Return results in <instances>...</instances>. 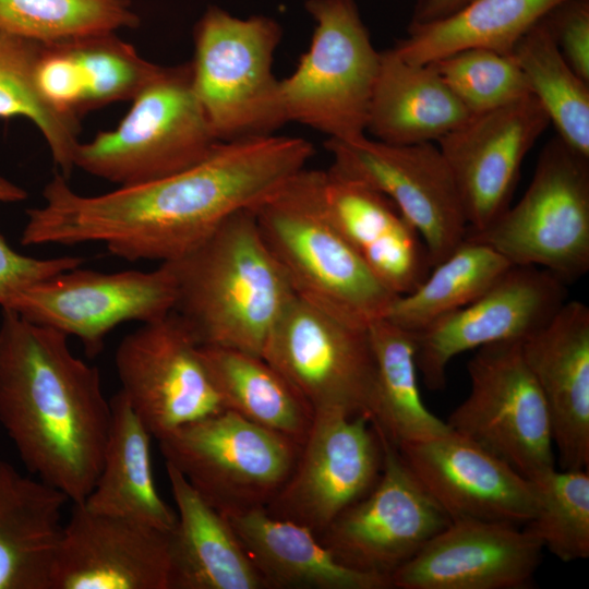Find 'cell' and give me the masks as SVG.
I'll return each instance as SVG.
<instances>
[{
  "instance_id": "ba28073f",
  "label": "cell",
  "mask_w": 589,
  "mask_h": 589,
  "mask_svg": "<svg viewBox=\"0 0 589 589\" xmlns=\"http://www.w3.org/2000/svg\"><path fill=\"white\" fill-rule=\"evenodd\" d=\"M466 238L489 244L512 265L543 268L566 285L580 279L589 271V157L554 137L521 199Z\"/></svg>"
},
{
  "instance_id": "e575fe53",
  "label": "cell",
  "mask_w": 589,
  "mask_h": 589,
  "mask_svg": "<svg viewBox=\"0 0 589 589\" xmlns=\"http://www.w3.org/2000/svg\"><path fill=\"white\" fill-rule=\"evenodd\" d=\"M41 41L0 29V118L24 117L43 134L55 166L69 179L80 143V120L59 113L41 96L36 65Z\"/></svg>"
},
{
  "instance_id": "4dcf8cb0",
  "label": "cell",
  "mask_w": 589,
  "mask_h": 589,
  "mask_svg": "<svg viewBox=\"0 0 589 589\" xmlns=\"http://www.w3.org/2000/svg\"><path fill=\"white\" fill-rule=\"evenodd\" d=\"M200 348L226 410L303 445L314 412L271 363L232 348Z\"/></svg>"
},
{
  "instance_id": "d6986e66",
  "label": "cell",
  "mask_w": 589,
  "mask_h": 589,
  "mask_svg": "<svg viewBox=\"0 0 589 589\" xmlns=\"http://www.w3.org/2000/svg\"><path fill=\"white\" fill-rule=\"evenodd\" d=\"M396 447L450 521L484 520L524 527L534 515L532 481L450 429Z\"/></svg>"
},
{
  "instance_id": "83f0119b",
  "label": "cell",
  "mask_w": 589,
  "mask_h": 589,
  "mask_svg": "<svg viewBox=\"0 0 589 589\" xmlns=\"http://www.w3.org/2000/svg\"><path fill=\"white\" fill-rule=\"evenodd\" d=\"M69 498L0 460V589H50Z\"/></svg>"
},
{
  "instance_id": "5b68a950",
  "label": "cell",
  "mask_w": 589,
  "mask_h": 589,
  "mask_svg": "<svg viewBox=\"0 0 589 589\" xmlns=\"http://www.w3.org/2000/svg\"><path fill=\"white\" fill-rule=\"evenodd\" d=\"M281 37L271 16L242 19L217 5L195 23L192 86L217 141L269 136L288 122L273 72Z\"/></svg>"
},
{
  "instance_id": "52a82bcc",
  "label": "cell",
  "mask_w": 589,
  "mask_h": 589,
  "mask_svg": "<svg viewBox=\"0 0 589 589\" xmlns=\"http://www.w3.org/2000/svg\"><path fill=\"white\" fill-rule=\"evenodd\" d=\"M304 9L315 26L296 70L280 80L286 119L328 140L364 136L381 52L356 0H305Z\"/></svg>"
},
{
  "instance_id": "8fae6325",
  "label": "cell",
  "mask_w": 589,
  "mask_h": 589,
  "mask_svg": "<svg viewBox=\"0 0 589 589\" xmlns=\"http://www.w3.org/2000/svg\"><path fill=\"white\" fill-rule=\"evenodd\" d=\"M262 357L314 413L374 419L375 360L369 326L340 321L294 297Z\"/></svg>"
},
{
  "instance_id": "2e32d148",
  "label": "cell",
  "mask_w": 589,
  "mask_h": 589,
  "mask_svg": "<svg viewBox=\"0 0 589 589\" xmlns=\"http://www.w3.org/2000/svg\"><path fill=\"white\" fill-rule=\"evenodd\" d=\"M382 466V442L370 418L316 412L291 474L265 509L318 538L372 490Z\"/></svg>"
},
{
  "instance_id": "6da1fadb",
  "label": "cell",
  "mask_w": 589,
  "mask_h": 589,
  "mask_svg": "<svg viewBox=\"0 0 589 589\" xmlns=\"http://www.w3.org/2000/svg\"><path fill=\"white\" fill-rule=\"evenodd\" d=\"M313 155L312 143L294 136L219 142L184 170L91 196L56 172L44 188L45 204L26 211L21 243L99 242L128 262L175 261L272 195Z\"/></svg>"
},
{
  "instance_id": "74e56055",
  "label": "cell",
  "mask_w": 589,
  "mask_h": 589,
  "mask_svg": "<svg viewBox=\"0 0 589 589\" xmlns=\"http://www.w3.org/2000/svg\"><path fill=\"white\" fill-rule=\"evenodd\" d=\"M431 64L471 115L508 105L531 94L513 55L469 48Z\"/></svg>"
},
{
  "instance_id": "ac0fdd59",
  "label": "cell",
  "mask_w": 589,
  "mask_h": 589,
  "mask_svg": "<svg viewBox=\"0 0 589 589\" xmlns=\"http://www.w3.org/2000/svg\"><path fill=\"white\" fill-rule=\"evenodd\" d=\"M550 120L530 94L471 115L437 141L454 179L468 232L489 227L509 206L528 152Z\"/></svg>"
},
{
  "instance_id": "9c48e42d",
  "label": "cell",
  "mask_w": 589,
  "mask_h": 589,
  "mask_svg": "<svg viewBox=\"0 0 589 589\" xmlns=\"http://www.w3.org/2000/svg\"><path fill=\"white\" fill-rule=\"evenodd\" d=\"M158 443L166 462L221 514L265 507L291 474L302 446L230 410Z\"/></svg>"
},
{
  "instance_id": "d4e9b609",
  "label": "cell",
  "mask_w": 589,
  "mask_h": 589,
  "mask_svg": "<svg viewBox=\"0 0 589 589\" xmlns=\"http://www.w3.org/2000/svg\"><path fill=\"white\" fill-rule=\"evenodd\" d=\"M177 507L169 536V589H266L225 515L166 462Z\"/></svg>"
},
{
  "instance_id": "7402d4cb",
  "label": "cell",
  "mask_w": 589,
  "mask_h": 589,
  "mask_svg": "<svg viewBox=\"0 0 589 589\" xmlns=\"http://www.w3.org/2000/svg\"><path fill=\"white\" fill-rule=\"evenodd\" d=\"M315 190L324 216L390 291L406 294L424 280L426 247L389 199L330 168L315 169Z\"/></svg>"
},
{
  "instance_id": "e0dca14e",
  "label": "cell",
  "mask_w": 589,
  "mask_h": 589,
  "mask_svg": "<svg viewBox=\"0 0 589 589\" xmlns=\"http://www.w3.org/2000/svg\"><path fill=\"white\" fill-rule=\"evenodd\" d=\"M567 286L543 268L512 265L476 300L413 334L425 386L443 389L450 360L462 352L533 335L567 301Z\"/></svg>"
},
{
  "instance_id": "f35d334b",
  "label": "cell",
  "mask_w": 589,
  "mask_h": 589,
  "mask_svg": "<svg viewBox=\"0 0 589 589\" xmlns=\"http://www.w3.org/2000/svg\"><path fill=\"white\" fill-rule=\"evenodd\" d=\"M27 197L26 191L0 176V202H21ZM80 256L36 259L17 253L0 235V305L17 291L50 278L64 271L83 265Z\"/></svg>"
},
{
  "instance_id": "7c38bea8",
  "label": "cell",
  "mask_w": 589,
  "mask_h": 589,
  "mask_svg": "<svg viewBox=\"0 0 589 589\" xmlns=\"http://www.w3.org/2000/svg\"><path fill=\"white\" fill-rule=\"evenodd\" d=\"M176 284L168 267L101 273L82 265L14 293L1 306L25 320L75 336L91 358L106 336L127 322L146 323L173 311Z\"/></svg>"
},
{
  "instance_id": "603a6c76",
  "label": "cell",
  "mask_w": 589,
  "mask_h": 589,
  "mask_svg": "<svg viewBox=\"0 0 589 589\" xmlns=\"http://www.w3.org/2000/svg\"><path fill=\"white\" fill-rule=\"evenodd\" d=\"M521 352L545 399L561 469H588L589 306L566 301Z\"/></svg>"
},
{
  "instance_id": "d6a6232c",
  "label": "cell",
  "mask_w": 589,
  "mask_h": 589,
  "mask_svg": "<svg viewBox=\"0 0 589 589\" xmlns=\"http://www.w3.org/2000/svg\"><path fill=\"white\" fill-rule=\"evenodd\" d=\"M510 266L489 244L465 238L416 289L398 296L384 318L416 334L476 300Z\"/></svg>"
},
{
  "instance_id": "7a4b0ae2",
  "label": "cell",
  "mask_w": 589,
  "mask_h": 589,
  "mask_svg": "<svg viewBox=\"0 0 589 589\" xmlns=\"http://www.w3.org/2000/svg\"><path fill=\"white\" fill-rule=\"evenodd\" d=\"M0 423L27 470L83 503L103 465L111 407L68 336L2 309Z\"/></svg>"
},
{
  "instance_id": "5bb4252c",
  "label": "cell",
  "mask_w": 589,
  "mask_h": 589,
  "mask_svg": "<svg viewBox=\"0 0 589 589\" xmlns=\"http://www.w3.org/2000/svg\"><path fill=\"white\" fill-rule=\"evenodd\" d=\"M115 365L120 390L157 440L226 410L199 342L175 311L124 336Z\"/></svg>"
},
{
  "instance_id": "484cf974",
  "label": "cell",
  "mask_w": 589,
  "mask_h": 589,
  "mask_svg": "<svg viewBox=\"0 0 589 589\" xmlns=\"http://www.w3.org/2000/svg\"><path fill=\"white\" fill-rule=\"evenodd\" d=\"M267 588L389 589V577L338 562L306 527L269 515L265 507L223 514Z\"/></svg>"
},
{
  "instance_id": "ffe728a7",
  "label": "cell",
  "mask_w": 589,
  "mask_h": 589,
  "mask_svg": "<svg viewBox=\"0 0 589 589\" xmlns=\"http://www.w3.org/2000/svg\"><path fill=\"white\" fill-rule=\"evenodd\" d=\"M169 536L73 503L55 552L50 589H169Z\"/></svg>"
},
{
  "instance_id": "60d3db41",
  "label": "cell",
  "mask_w": 589,
  "mask_h": 589,
  "mask_svg": "<svg viewBox=\"0 0 589 589\" xmlns=\"http://www.w3.org/2000/svg\"><path fill=\"white\" fill-rule=\"evenodd\" d=\"M470 0H418L411 23H426L442 19Z\"/></svg>"
},
{
  "instance_id": "ab89813d",
  "label": "cell",
  "mask_w": 589,
  "mask_h": 589,
  "mask_svg": "<svg viewBox=\"0 0 589 589\" xmlns=\"http://www.w3.org/2000/svg\"><path fill=\"white\" fill-rule=\"evenodd\" d=\"M545 22L566 62L589 83V1L567 0Z\"/></svg>"
},
{
  "instance_id": "836d02e7",
  "label": "cell",
  "mask_w": 589,
  "mask_h": 589,
  "mask_svg": "<svg viewBox=\"0 0 589 589\" xmlns=\"http://www.w3.org/2000/svg\"><path fill=\"white\" fill-rule=\"evenodd\" d=\"M512 55L557 137L589 157V83L566 62L545 17L520 38Z\"/></svg>"
},
{
  "instance_id": "4fadbf2b",
  "label": "cell",
  "mask_w": 589,
  "mask_h": 589,
  "mask_svg": "<svg viewBox=\"0 0 589 589\" xmlns=\"http://www.w3.org/2000/svg\"><path fill=\"white\" fill-rule=\"evenodd\" d=\"M375 428V426H374ZM383 447L381 476L318 537L345 566L389 577L450 519L423 488L397 447L375 428Z\"/></svg>"
},
{
  "instance_id": "8d00e7d4",
  "label": "cell",
  "mask_w": 589,
  "mask_h": 589,
  "mask_svg": "<svg viewBox=\"0 0 589 589\" xmlns=\"http://www.w3.org/2000/svg\"><path fill=\"white\" fill-rule=\"evenodd\" d=\"M532 483L537 506L533 517L524 527L562 562L588 558V469L553 468Z\"/></svg>"
},
{
  "instance_id": "30bf717a",
  "label": "cell",
  "mask_w": 589,
  "mask_h": 589,
  "mask_svg": "<svg viewBox=\"0 0 589 589\" xmlns=\"http://www.w3.org/2000/svg\"><path fill=\"white\" fill-rule=\"evenodd\" d=\"M468 396L446 424L532 481L555 468L550 413L520 341L477 349L468 361Z\"/></svg>"
},
{
  "instance_id": "3957f363",
  "label": "cell",
  "mask_w": 589,
  "mask_h": 589,
  "mask_svg": "<svg viewBox=\"0 0 589 589\" xmlns=\"http://www.w3.org/2000/svg\"><path fill=\"white\" fill-rule=\"evenodd\" d=\"M163 264L176 284L173 311L200 346L262 357L296 297L251 208L230 216L187 255Z\"/></svg>"
},
{
  "instance_id": "d590c367",
  "label": "cell",
  "mask_w": 589,
  "mask_h": 589,
  "mask_svg": "<svg viewBox=\"0 0 589 589\" xmlns=\"http://www.w3.org/2000/svg\"><path fill=\"white\" fill-rule=\"evenodd\" d=\"M139 24L130 0H0V29L41 43Z\"/></svg>"
},
{
  "instance_id": "9a60e30c",
  "label": "cell",
  "mask_w": 589,
  "mask_h": 589,
  "mask_svg": "<svg viewBox=\"0 0 589 589\" xmlns=\"http://www.w3.org/2000/svg\"><path fill=\"white\" fill-rule=\"evenodd\" d=\"M329 167L389 199L421 236L432 267L466 238L468 223L448 166L434 143L389 144L366 135L327 140Z\"/></svg>"
},
{
  "instance_id": "cb8c5ba5",
  "label": "cell",
  "mask_w": 589,
  "mask_h": 589,
  "mask_svg": "<svg viewBox=\"0 0 589 589\" xmlns=\"http://www.w3.org/2000/svg\"><path fill=\"white\" fill-rule=\"evenodd\" d=\"M161 69L107 32L43 43L35 76L55 110L80 120L108 104L132 100Z\"/></svg>"
},
{
  "instance_id": "277c9868",
  "label": "cell",
  "mask_w": 589,
  "mask_h": 589,
  "mask_svg": "<svg viewBox=\"0 0 589 589\" xmlns=\"http://www.w3.org/2000/svg\"><path fill=\"white\" fill-rule=\"evenodd\" d=\"M252 209L297 298L365 327L386 315L398 296L324 216L316 197L315 169L299 170Z\"/></svg>"
},
{
  "instance_id": "4316f807",
  "label": "cell",
  "mask_w": 589,
  "mask_h": 589,
  "mask_svg": "<svg viewBox=\"0 0 589 589\" xmlns=\"http://www.w3.org/2000/svg\"><path fill=\"white\" fill-rule=\"evenodd\" d=\"M471 113L431 63H411L393 48L381 52L366 132L389 144L434 143Z\"/></svg>"
},
{
  "instance_id": "1f68e13d",
  "label": "cell",
  "mask_w": 589,
  "mask_h": 589,
  "mask_svg": "<svg viewBox=\"0 0 589 589\" xmlns=\"http://www.w3.org/2000/svg\"><path fill=\"white\" fill-rule=\"evenodd\" d=\"M369 335L375 360L373 425L395 446L447 432L422 400L414 335L384 317L369 325Z\"/></svg>"
},
{
  "instance_id": "f546056e",
  "label": "cell",
  "mask_w": 589,
  "mask_h": 589,
  "mask_svg": "<svg viewBox=\"0 0 589 589\" xmlns=\"http://www.w3.org/2000/svg\"><path fill=\"white\" fill-rule=\"evenodd\" d=\"M567 0H470L426 23H410L394 51L411 63H432L469 48L512 55L536 24Z\"/></svg>"
},
{
  "instance_id": "44dd1931",
  "label": "cell",
  "mask_w": 589,
  "mask_h": 589,
  "mask_svg": "<svg viewBox=\"0 0 589 589\" xmlns=\"http://www.w3.org/2000/svg\"><path fill=\"white\" fill-rule=\"evenodd\" d=\"M543 548L525 527L453 520L390 575L397 589H526Z\"/></svg>"
},
{
  "instance_id": "f1b7e54d",
  "label": "cell",
  "mask_w": 589,
  "mask_h": 589,
  "mask_svg": "<svg viewBox=\"0 0 589 589\" xmlns=\"http://www.w3.org/2000/svg\"><path fill=\"white\" fill-rule=\"evenodd\" d=\"M111 424L97 480L83 502L89 509L127 517L171 532L173 510L157 491L151 459V433L119 390L110 399Z\"/></svg>"
},
{
  "instance_id": "8992f818",
  "label": "cell",
  "mask_w": 589,
  "mask_h": 589,
  "mask_svg": "<svg viewBox=\"0 0 589 589\" xmlns=\"http://www.w3.org/2000/svg\"><path fill=\"white\" fill-rule=\"evenodd\" d=\"M218 143L194 94L188 62L163 67L116 129L80 142L74 166L119 187L133 185L184 170Z\"/></svg>"
}]
</instances>
